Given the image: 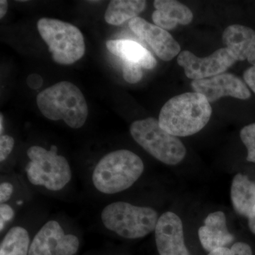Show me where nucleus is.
Segmentation results:
<instances>
[{
    "label": "nucleus",
    "mask_w": 255,
    "mask_h": 255,
    "mask_svg": "<svg viewBox=\"0 0 255 255\" xmlns=\"http://www.w3.org/2000/svg\"><path fill=\"white\" fill-rule=\"evenodd\" d=\"M212 108L205 96L187 92L167 101L159 113L158 122L163 130L176 137L194 135L209 123Z\"/></svg>",
    "instance_id": "f257e3e1"
},
{
    "label": "nucleus",
    "mask_w": 255,
    "mask_h": 255,
    "mask_svg": "<svg viewBox=\"0 0 255 255\" xmlns=\"http://www.w3.org/2000/svg\"><path fill=\"white\" fill-rule=\"evenodd\" d=\"M40 112L51 121L63 120L69 127L80 128L88 117V107L81 90L70 82H58L36 97Z\"/></svg>",
    "instance_id": "f03ea898"
},
{
    "label": "nucleus",
    "mask_w": 255,
    "mask_h": 255,
    "mask_svg": "<svg viewBox=\"0 0 255 255\" xmlns=\"http://www.w3.org/2000/svg\"><path fill=\"white\" fill-rule=\"evenodd\" d=\"M143 171V162L136 154L128 150H115L104 156L97 163L92 182L103 194H117L133 185Z\"/></svg>",
    "instance_id": "7ed1b4c3"
},
{
    "label": "nucleus",
    "mask_w": 255,
    "mask_h": 255,
    "mask_svg": "<svg viewBox=\"0 0 255 255\" xmlns=\"http://www.w3.org/2000/svg\"><path fill=\"white\" fill-rule=\"evenodd\" d=\"M102 223L107 229L127 239L145 237L155 231L158 221L157 211L124 201L112 203L102 211Z\"/></svg>",
    "instance_id": "20e7f679"
},
{
    "label": "nucleus",
    "mask_w": 255,
    "mask_h": 255,
    "mask_svg": "<svg viewBox=\"0 0 255 255\" xmlns=\"http://www.w3.org/2000/svg\"><path fill=\"white\" fill-rule=\"evenodd\" d=\"M130 132L139 145L162 163L176 165L187 154L182 142L163 130L158 120L152 117L132 122Z\"/></svg>",
    "instance_id": "39448f33"
},
{
    "label": "nucleus",
    "mask_w": 255,
    "mask_h": 255,
    "mask_svg": "<svg viewBox=\"0 0 255 255\" xmlns=\"http://www.w3.org/2000/svg\"><path fill=\"white\" fill-rule=\"evenodd\" d=\"M37 28L55 63L72 65L85 55L83 35L71 23L55 18H42L38 20Z\"/></svg>",
    "instance_id": "423d86ee"
},
{
    "label": "nucleus",
    "mask_w": 255,
    "mask_h": 255,
    "mask_svg": "<svg viewBox=\"0 0 255 255\" xmlns=\"http://www.w3.org/2000/svg\"><path fill=\"white\" fill-rule=\"evenodd\" d=\"M58 147L52 145L49 150L41 146L29 147L30 159L26 167L28 181L33 185L43 186L50 191H60L68 184L72 177L68 160L58 155Z\"/></svg>",
    "instance_id": "0eeeda50"
},
{
    "label": "nucleus",
    "mask_w": 255,
    "mask_h": 255,
    "mask_svg": "<svg viewBox=\"0 0 255 255\" xmlns=\"http://www.w3.org/2000/svg\"><path fill=\"white\" fill-rule=\"evenodd\" d=\"M236 62L237 60L227 48H220L205 58H199L189 50H184L177 58V63L184 68L187 78L193 80L225 73Z\"/></svg>",
    "instance_id": "6e6552de"
},
{
    "label": "nucleus",
    "mask_w": 255,
    "mask_h": 255,
    "mask_svg": "<svg viewBox=\"0 0 255 255\" xmlns=\"http://www.w3.org/2000/svg\"><path fill=\"white\" fill-rule=\"evenodd\" d=\"M79 246L77 236L65 234L59 223L50 221L33 238L28 255H74Z\"/></svg>",
    "instance_id": "1a4fd4ad"
},
{
    "label": "nucleus",
    "mask_w": 255,
    "mask_h": 255,
    "mask_svg": "<svg viewBox=\"0 0 255 255\" xmlns=\"http://www.w3.org/2000/svg\"><path fill=\"white\" fill-rule=\"evenodd\" d=\"M191 86L194 92L205 96L209 103L223 97H232L244 100L251 97V92L246 82L231 73H225L212 78L193 80Z\"/></svg>",
    "instance_id": "9d476101"
},
{
    "label": "nucleus",
    "mask_w": 255,
    "mask_h": 255,
    "mask_svg": "<svg viewBox=\"0 0 255 255\" xmlns=\"http://www.w3.org/2000/svg\"><path fill=\"white\" fill-rule=\"evenodd\" d=\"M128 26L135 35L147 43L161 60L170 61L181 53L178 42L163 28L139 16L130 20Z\"/></svg>",
    "instance_id": "9b49d317"
},
{
    "label": "nucleus",
    "mask_w": 255,
    "mask_h": 255,
    "mask_svg": "<svg viewBox=\"0 0 255 255\" xmlns=\"http://www.w3.org/2000/svg\"><path fill=\"white\" fill-rule=\"evenodd\" d=\"M157 251L160 255H190L184 243L182 220L174 213L159 218L155 229Z\"/></svg>",
    "instance_id": "f8f14e48"
},
{
    "label": "nucleus",
    "mask_w": 255,
    "mask_h": 255,
    "mask_svg": "<svg viewBox=\"0 0 255 255\" xmlns=\"http://www.w3.org/2000/svg\"><path fill=\"white\" fill-rule=\"evenodd\" d=\"M223 41L237 61L248 60L255 66V30L243 25H231L223 31Z\"/></svg>",
    "instance_id": "ddd939ff"
},
{
    "label": "nucleus",
    "mask_w": 255,
    "mask_h": 255,
    "mask_svg": "<svg viewBox=\"0 0 255 255\" xmlns=\"http://www.w3.org/2000/svg\"><path fill=\"white\" fill-rule=\"evenodd\" d=\"M198 234L201 246L209 253L226 248L234 241V236L228 231L226 215L222 211L210 214Z\"/></svg>",
    "instance_id": "4468645a"
},
{
    "label": "nucleus",
    "mask_w": 255,
    "mask_h": 255,
    "mask_svg": "<svg viewBox=\"0 0 255 255\" xmlns=\"http://www.w3.org/2000/svg\"><path fill=\"white\" fill-rule=\"evenodd\" d=\"M154 6L152 21L164 30L174 29L178 24H189L194 18L189 8L175 0H155Z\"/></svg>",
    "instance_id": "2eb2a0df"
},
{
    "label": "nucleus",
    "mask_w": 255,
    "mask_h": 255,
    "mask_svg": "<svg viewBox=\"0 0 255 255\" xmlns=\"http://www.w3.org/2000/svg\"><path fill=\"white\" fill-rule=\"evenodd\" d=\"M107 49L122 62L139 65L142 68L152 70L157 65L155 57L137 42L130 40H110L106 43Z\"/></svg>",
    "instance_id": "dca6fc26"
},
{
    "label": "nucleus",
    "mask_w": 255,
    "mask_h": 255,
    "mask_svg": "<svg viewBox=\"0 0 255 255\" xmlns=\"http://www.w3.org/2000/svg\"><path fill=\"white\" fill-rule=\"evenodd\" d=\"M231 198L236 213L248 218L255 207V182L244 174H236L231 185Z\"/></svg>",
    "instance_id": "f3484780"
},
{
    "label": "nucleus",
    "mask_w": 255,
    "mask_h": 255,
    "mask_svg": "<svg viewBox=\"0 0 255 255\" xmlns=\"http://www.w3.org/2000/svg\"><path fill=\"white\" fill-rule=\"evenodd\" d=\"M143 0H113L105 11V21L114 26H120L128 20L137 17L145 10Z\"/></svg>",
    "instance_id": "a211bd4d"
},
{
    "label": "nucleus",
    "mask_w": 255,
    "mask_h": 255,
    "mask_svg": "<svg viewBox=\"0 0 255 255\" xmlns=\"http://www.w3.org/2000/svg\"><path fill=\"white\" fill-rule=\"evenodd\" d=\"M29 244L28 231L16 226L4 236L0 246V255H28Z\"/></svg>",
    "instance_id": "6ab92c4d"
},
{
    "label": "nucleus",
    "mask_w": 255,
    "mask_h": 255,
    "mask_svg": "<svg viewBox=\"0 0 255 255\" xmlns=\"http://www.w3.org/2000/svg\"><path fill=\"white\" fill-rule=\"evenodd\" d=\"M240 135L242 141L248 149L247 160L255 163V123L243 128Z\"/></svg>",
    "instance_id": "aec40b11"
},
{
    "label": "nucleus",
    "mask_w": 255,
    "mask_h": 255,
    "mask_svg": "<svg viewBox=\"0 0 255 255\" xmlns=\"http://www.w3.org/2000/svg\"><path fill=\"white\" fill-rule=\"evenodd\" d=\"M208 255H253L250 246L244 243H236L231 249L228 248H220L211 252Z\"/></svg>",
    "instance_id": "412c9836"
},
{
    "label": "nucleus",
    "mask_w": 255,
    "mask_h": 255,
    "mask_svg": "<svg viewBox=\"0 0 255 255\" xmlns=\"http://www.w3.org/2000/svg\"><path fill=\"white\" fill-rule=\"evenodd\" d=\"M141 67L135 64L123 62L122 72L124 80L130 84L140 82L143 76Z\"/></svg>",
    "instance_id": "4be33fe9"
},
{
    "label": "nucleus",
    "mask_w": 255,
    "mask_h": 255,
    "mask_svg": "<svg viewBox=\"0 0 255 255\" xmlns=\"http://www.w3.org/2000/svg\"><path fill=\"white\" fill-rule=\"evenodd\" d=\"M14 146V139L8 135L0 137V161L3 162L10 155Z\"/></svg>",
    "instance_id": "5701e85b"
},
{
    "label": "nucleus",
    "mask_w": 255,
    "mask_h": 255,
    "mask_svg": "<svg viewBox=\"0 0 255 255\" xmlns=\"http://www.w3.org/2000/svg\"><path fill=\"white\" fill-rule=\"evenodd\" d=\"M14 211L11 206L6 204L0 206V231L4 229L6 223L9 222L14 218Z\"/></svg>",
    "instance_id": "b1692460"
},
{
    "label": "nucleus",
    "mask_w": 255,
    "mask_h": 255,
    "mask_svg": "<svg viewBox=\"0 0 255 255\" xmlns=\"http://www.w3.org/2000/svg\"><path fill=\"white\" fill-rule=\"evenodd\" d=\"M14 187L12 184L9 182L1 183L0 185V202L1 204H5L13 194Z\"/></svg>",
    "instance_id": "393cba45"
},
{
    "label": "nucleus",
    "mask_w": 255,
    "mask_h": 255,
    "mask_svg": "<svg viewBox=\"0 0 255 255\" xmlns=\"http://www.w3.org/2000/svg\"><path fill=\"white\" fill-rule=\"evenodd\" d=\"M245 82L255 94V66H252L243 74Z\"/></svg>",
    "instance_id": "a878e982"
},
{
    "label": "nucleus",
    "mask_w": 255,
    "mask_h": 255,
    "mask_svg": "<svg viewBox=\"0 0 255 255\" xmlns=\"http://www.w3.org/2000/svg\"><path fill=\"white\" fill-rule=\"evenodd\" d=\"M26 83H27L28 87H31V89L36 90V89L40 88L43 85V79L40 75H36V74H32L28 77Z\"/></svg>",
    "instance_id": "bb28decb"
},
{
    "label": "nucleus",
    "mask_w": 255,
    "mask_h": 255,
    "mask_svg": "<svg viewBox=\"0 0 255 255\" xmlns=\"http://www.w3.org/2000/svg\"><path fill=\"white\" fill-rule=\"evenodd\" d=\"M248 219L250 229H251V232L255 235V207L252 211L251 215L248 216Z\"/></svg>",
    "instance_id": "cd10ccee"
},
{
    "label": "nucleus",
    "mask_w": 255,
    "mask_h": 255,
    "mask_svg": "<svg viewBox=\"0 0 255 255\" xmlns=\"http://www.w3.org/2000/svg\"><path fill=\"white\" fill-rule=\"evenodd\" d=\"M8 9V2L6 0L0 1V18H2L6 14Z\"/></svg>",
    "instance_id": "c85d7f7f"
},
{
    "label": "nucleus",
    "mask_w": 255,
    "mask_h": 255,
    "mask_svg": "<svg viewBox=\"0 0 255 255\" xmlns=\"http://www.w3.org/2000/svg\"><path fill=\"white\" fill-rule=\"evenodd\" d=\"M0 132H1V135H2L3 132V115L1 113L0 114Z\"/></svg>",
    "instance_id": "c756f323"
}]
</instances>
